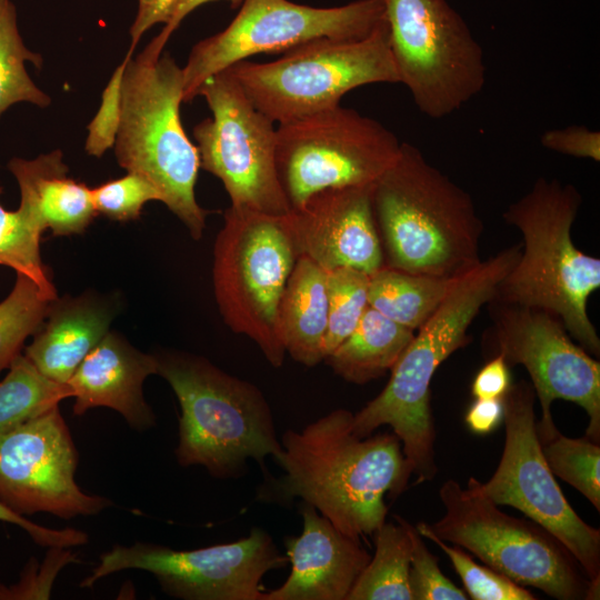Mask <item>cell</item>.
<instances>
[{"instance_id": "cell-1", "label": "cell", "mask_w": 600, "mask_h": 600, "mask_svg": "<svg viewBox=\"0 0 600 600\" xmlns=\"http://www.w3.org/2000/svg\"><path fill=\"white\" fill-rule=\"evenodd\" d=\"M352 417L336 409L300 431L287 430L274 459L283 473H268L258 499L288 504L301 498L343 534L372 536L386 521V493L399 496L411 472L394 433L359 438Z\"/></svg>"}, {"instance_id": "cell-2", "label": "cell", "mask_w": 600, "mask_h": 600, "mask_svg": "<svg viewBox=\"0 0 600 600\" xmlns=\"http://www.w3.org/2000/svg\"><path fill=\"white\" fill-rule=\"evenodd\" d=\"M521 244L481 260L461 276L392 367L383 390L353 413L352 432L364 438L388 424L400 440L417 482L430 481L438 472L436 431L430 407V383L439 366L470 342L468 328L496 294L502 278L513 267Z\"/></svg>"}, {"instance_id": "cell-3", "label": "cell", "mask_w": 600, "mask_h": 600, "mask_svg": "<svg viewBox=\"0 0 600 600\" xmlns=\"http://www.w3.org/2000/svg\"><path fill=\"white\" fill-rule=\"evenodd\" d=\"M384 266L458 278L481 262L483 224L472 197L402 142L396 162L372 189Z\"/></svg>"}, {"instance_id": "cell-4", "label": "cell", "mask_w": 600, "mask_h": 600, "mask_svg": "<svg viewBox=\"0 0 600 600\" xmlns=\"http://www.w3.org/2000/svg\"><path fill=\"white\" fill-rule=\"evenodd\" d=\"M582 197L571 183L540 177L503 212L522 242L518 260L492 299L543 309L593 356L600 339L588 314V300L600 288V260L578 249L571 237Z\"/></svg>"}, {"instance_id": "cell-5", "label": "cell", "mask_w": 600, "mask_h": 600, "mask_svg": "<svg viewBox=\"0 0 600 600\" xmlns=\"http://www.w3.org/2000/svg\"><path fill=\"white\" fill-rule=\"evenodd\" d=\"M158 372L180 404L176 457L182 467L203 466L218 479L241 477L247 460L268 474L264 460L282 451L262 392L206 358L179 351L154 354Z\"/></svg>"}, {"instance_id": "cell-6", "label": "cell", "mask_w": 600, "mask_h": 600, "mask_svg": "<svg viewBox=\"0 0 600 600\" xmlns=\"http://www.w3.org/2000/svg\"><path fill=\"white\" fill-rule=\"evenodd\" d=\"M181 102L182 68L169 53L158 59L130 56L121 80L114 150L120 167L148 179L161 202L199 240L209 212L196 200L200 159L182 127Z\"/></svg>"}, {"instance_id": "cell-7", "label": "cell", "mask_w": 600, "mask_h": 600, "mask_svg": "<svg viewBox=\"0 0 600 600\" xmlns=\"http://www.w3.org/2000/svg\"><path fill=\"white\" fill-rule=\"evenodd\" d=\"M289 214L230 207L213 249L214 296L224 322L253 340L273 367L286 356L278 310L298 259Z\"/></svg>"}, {"instance_id": "cell-8", "label": "cell", "mask_w": 600, "mask_h": 600, "mask_svg": "<svg viewBox=\"0 0 600 600\" xmlns=\"http://www.w3.org/2000/svg\"><path fill=\"white\" fill-rule=\"evenodd\" d=\"M227 69L252 104L279 124L336 107L358 87L399 82L387 19L361 39H318L271 62L242 60Z\"/></svg>"}, {"instance_id": "cell-9", "label": "cell", "mask_w": 600, "mask_h": 600, "mask_svg": "<svg viewBox=\"0 0 600 600\" xmlns=\"http://www.w3.org/2000/svg\"><path fill=\"white\" fill-rule=\"evenodd\" d=\"M439 498L444 514L417 526L468 550L520 586L537 588L557 600H587L590 580L569 550L541 526L504 513L453 479L442 483Z\"/></svg>"}, {"instance_id": "cell-10", "label": "cell", "mask_w": 600, "mask_h": 600, "mask_svg": "<svg viewBox=\"0 0 600 600\" xmlns=\"http://www.w3.org/2000/svg\"><path fill=\"white\" fill-rule=\"evenodd\" d=\"M399 82L431 119L447 117L486 83L483 50L447 0H384Z\"/></svg>"}, {"instance_id": "cell-11", "label": "cell", "mask_w": 600, "mask_h": 600, "mask_svg": "<svg viewBox=\"0 0 600 600\" xmlns=\"http://www.w3.org/2000/svg\"><path fill=\"white\" fill-rule=\"evenodd\" d=\"M276 134L278 176L291 210L326 189L374 184L402 144L379 121L340 104L280 123Z\"/></svg>"}, {"instance_id": "cell-12", "label": "cell", "mask_w": 600, "mask_h": 600, "mask_svg": "<svg viewBox=\"0 0 600 600\" xmlns=\"http://www.w3.org/2000/svg\"><path fill=\"white\" fill-rule=\"evenodd\" d=\"M536 393L530 382L512 383L503 397L504 446L487 482L467 486L497 506H510L557 538L591 581L600 580V530L572 509L543 457L537 433Z\"/></svg>"}, {"instance_id": "cell-13", "label": "cell", "mask_w": 600, "mask_h": 600, "mask_svg": "<svg viewBox=\"0 0 600 600\" xmlns=\"http://www.w3.org/2000/svg\"><path fill=\"white\" fill-rule=\"evenodd\" d=\"M386 22L384 0L316 8L289 0H243L229 26L191 50L182 68L183 102L213 74L258 53L287 52L318 39H361Z\"/></svg>"}, {"instance_id": "cell-14", "label": "cell", "mask_w": 600, "mask_h": 600, "mask_svg": "<svg viewBox=\"0 0 600 600\" xmlns=\"http://www.w3.org/2000/svg\"><path fill=\"white\" fill-rule=\"evenodd\" d=\"M492 320L484 346L488 359L500 354L509 367L528 371L541 407L540 441L553 436L551 404L561 399L581 407L589 417L586 437L600 443V363L577 346L562 321L543 309L491 299Z\"/></svg>"}, {"instance_id": "cell-15", "label": "cell", "mask_w": 600, "mask_h": 600, "mask_svg": "<svg viewBox=\"0 0 600 600\" xmlns=\"http://www.w3.org/2000/svg\"><path fill=\"white\" fill-rule=\"evenodd\" d=\"M197 96L204 97L212 112L193 129L200 168L222 181L231 207L289 214L277 170L273 122L252 104L228 69L208 78Z\"/></svg>"}, {"instance_id": "cell-16", "label": "cell", "mask_w": 600, "mask_h": 600, "mask_svg": "<svg viewBox=\"0 0 600 600\" xmlns=\"http://www.w3.org/2000/svg\"><path fill=\"white\" fill-rule=\"evenodd\" d=\"M288 563L271 536L254 527L248 537L234 542L194 550L148 542L114 546L100 556L98 566L80 586L90 588L111 573L137 569L152 573L166 593L179 599L264 600L261 579Z\"/></svg>"}, {"instance_id": "cell-17", "label": "cell", "mask_w": 600, "mask_h": 600, "mask_svg": "<svg viewBox=\"0 0 600 600\" xmlns=\"http://www.w3.org/2000/svg\"><path fill=\"white\" fill-rule=\"evenodd\" d=\"M78 452L59 404L0 436V502L22 516H93L109 506L76 482Z\"/></svg>"}, {"instance_id": "cell-18", "label": "cell", "mask_w": 600, "mask_h": 600, "mask_svg": "<svg viewBox=\"0 0 600 600\" xmlns=\"http://www.w3.org/2000/svg\"><path fill=\"white\" fill-rule=\"evenodd\" d=\"M373 186L326 189L289 214L299 256L330 271L350 267L372 274L384 266L372 207Z\"/></svg>"}, {"instance_id": "cell-19", "label": "cell", "mask_w": 600, "mask_h": 600, "mask_svg": "<svg viewBox=\"0 0 600 600\" xmlns=\"http://www.w3.org/2000/svg\"><path fill=\"white\" fill-rule=\"evenodd\" d=\"M302 533L286 539L291 571L264 600H346L370 560L359 539L340 532L307 502H301Z\"/></svg>"}, {"instance_id": "cell-20", "label": "cell", "mask_w": 600, "mask_h": 600, "mask_svg": "<svg viewBox=\"0 0 600 600\" xmlns=\"http://www.w3.org/2000/svg\"><path fill=\"white\" fill-rule=\"evenodd\" d=\"M154 354L141 352L124 338L109 331L86 356L67 382L74 398L73 413L106 407L119 412L136 430L154 426L156 417L146 402L144 380L157 374Z\"/></svg>"}, {"instance_id": "cell-21", "label": "cell", "mask_w": 600, "mask_h": 600, "mask_svg": "<svg viewBox=\"0 0 600 600\" xmlns=\"http://www.w3.org/2000/svg\"><path fill=\"white\" fill-rule=\"evenodd\" d=\"M113 317L112 304L90 293L56 298L23 354L42 376L67 383L110 331Z\"/></svg>"}, {"instance_id": "cell-22", "label": "cell", "mask_w": 600, "mask_h": 600, "mask_svg": "<svg viewBox=\"0 0 600 600\" xmlns=\"http://www.w3.org/2000/svg\"><path fill=\"white\" fill-rule=\"evenodd\" d=\"M8 168L20 188L19 208L41 232L81 233L98 214L91 189L68 176L60 150L32 160L12 158Z\"/></svg>"}, {"instance_id": "cell-23", "label": "cell", "mask_w": 600, "mask_h": 600, "mask_svg": "<svg viewBox=\"0 0 600 600\" xmlns=\"http://www.w3.org/2000/svg\"><path fill=\"white\" fill-rule=\"evenodd\" d=\"M281 342L297 362L313 367L323 361L328 329L327 271L299 256L278 310Z\"/></svg>"}, {"instance_id": "cell-24", "label": "cell", "mask_w": 600, "mask_h": 600, "mask_svg": "<svg viewBox=\"0 0 600 600\" xmlns=\"http://www.w3.org/2000/svg\"><path fill=\"white\" fill-rule=\"evenodd\" d=\"M414 332L368 306L354 330L323 360L346 381L364 384L392 369Z\"/></svg>"}, {"instance_id": "cell-25", "label": "cell", "mask_w": 600, "mask_h": 600, "mask_svg": "<svg viewBox=\"0 0 600 600\" xmlns=\"http://www.w3.org/2000/svg\"><path fill=\"white\" fill-rule=\"evenodd\" d=\"M459 278L416 274L383 266L370 276L368 303L390 320L416 331Z\"/></svg>"}, {"instance_id": "cell-26", "label": "cell", "mask_w": 600, "mask_h": 600, "mask_svg": "<svg viewBox=\"0 0 600 600\" xmlns=\"http://www.w3.org/2000/svg\"><path fill=\"white\" fill-rule=\"evenodd\" d=\"M372 534L376 551L346 600H412L409 584L410 523L394 516Z\"/></svg>"}, {"instance_id": "cell-27", "label": "cell", "mask_w": 600, "mask_h": 600, "mask_svg": "<svg viewBox=\"0 0 600 600\" xmlns=\"http://www.w3.org/2000/svg\"><path fill=\"white\" fill-rule=\"evenodd\" d=\"M67 398H71L67 383L49 380L19 354L0 381V436Z\"/></svg>"}, {"instance_id": "cell-28", "label": "cell", "mask_w": 600, "mask_h": 600, "mask_svg": "<svg viewBox=\"0 0 600 600\" xmlns=\"http://www.w3.org/2000/svg\"><path fill=\"white\" fill-rule=\"evenodd\" d=\"M41 68L42 57L30 51L18 30L16 7L0 0V117L12 104L29 102L47 107L51 99L29 77L24 63Z\"/></svg>"}, {"instance_id": "cell-29", "label": "cell", "mask_w": 600, "mask_h": 600, "mask_svg": "<svg viewBox=\"0 0 600 600\" xmlns=\"http://www.w3.org/2000/svg\"><path fill=\"white\" fill-rule=\"evenodd\" d=\"M51 301L32 279L17 273L11 292L0 302V373L21 354L27 338L39 330Z\"/></svg>"}, {"instance_id": "cell-30", "label": "cell", "mask_w": 600, "mask_h": 600, "mask_svg": "<svg viewBox=\"0 0 600 600\" xmlns=\"http://www.w3.org/2000/svg\"><path fill=\"white\" fill-rule=\"evenodd\" d=\"M540 444L551 472L600 511V443L586 436L569 438L558 430Z\"/></svg>"}, {"instance_id": "cell-31", "label": "cell", "mask_w": 600, "mask_h": 600, "mask_svg": "<svg viewBox=\"0 0 600 600\" xmlns=\"http://www.w3.org/2000/svg\"><path fill=\"white\" fill-rule=\"evenodd\" d=\"M41 234L20 208L9 211L0 204V264L26 274L49 300H54L57 291L40 256Z\"/></svg>"}, {"instance_id": "cell-32", "label": "cell", "mask_w": 600, "mask_h": 600, "mask_svg": "<svg viewBox=\"0 0 600 600\" xmlns=\"http://www.w3.org/2000/svg\"><path fill=\"white\" fill-rule=\"evenodd\" d=\"M370 274L341 267L327 271L328 329L323 359L357 327L368 303Z\"/></svg>"}, {"instance_id": "cell-33", "label": "cell", "mask_w": 600, "mask_h": 600, "mask_svg": "<svg viewBox=\"0 0 600 600\" xmlns=\"http://www.w3.org/2000/svg\"><path fill=\"white\" fill-rule=\"evenodd\" d=\"M422 538L437 544L459 574L467 596L473 600H534L537 597L494 569L477 563L458 546H449L426 529L416 526Z\"/></svg>"}, {"instance_id": "cell-34", "label": "cell", "mask_w": 600, "mask_h": 600, "mask_svg": "<svg viewBox=\"0 0 600 600\" xmlns=\"http://www.w3.org/2000/svg\"><path fill=\"white\" fill-rule=\"evenodd\" d=\"M91 197L97 213L117 221L136 220L144 203L161 201L157 188L148 179L133 172L92 188Z\"/></svg>"}, {"instance_id": "cell-35", "label": "cell", "mask_w": 600, "mask_h": 600, "mask_svg": "<svg viewBox=\"0 0 600 600\" xmlns=\"http://www.w3.org/2000/svg\"><path fill=\"white\" fill-rule=\"evenodd\" d=\"M411 558L409 584L412 600H467V593L458 588L439 568L436 558L423 542L416 526H409Z\"/></svg>"}, {"instance_id": "cell-36", "label": "cell", "mask_w": 600, "mask_h": 600, "mask_svg": "<svg viewBox=\"0 0 600 600\" xmlns=\"http://www.w3.org/2000/svg\"><path fill=\"white\" fill-rule=\"evenodd\" d=\"M77 557L69 548L51 547L39 564L30 559L16 583H0V600L48 599L59 571Z\"/></svg>"}, {"instance_id": "cell-37", "label": "cell", "mask_w": 600, "mask_h": 600, "mask_svg": "<svg viewBox=\"0 0 600 600\" xmlns=\"http://www.w3.org/2000/svg\"><path fill=\"white\" fill-rule=\"evenodd\" d=\"M133 50L129 51L112 74L107 88L102 93V100L98 113L89 124V136L86 141V150L89 154L101 157L106 150L114 146L120 121V88L126 63Z\"/></svg>"}, {"instance_id": "cell-38", "label": "cell", "mask_w": 600, "mask_h": 600, "mask_svg": "<svg viewBox=\"0 0 600 600\" xmlns=\"http://www.w3.org/2000/svg\"><path fill=\"white\" fill-rule=\"evenodd\" d=\"M540 143L561 154L600 161V132L584 126L549 129L541 134Z\"/></svg>"}, {"instance_id": "cell-39", "label": "cell", "mask_w": 600, "mask_h": 600, "mask_svg": "<svg viewBox=\"0 0 600 600\" xmlns=\"http://www.w3.org/2000/svg\"><path fill=\"white\" fill-rule=\"evenodd\" d=\"M0 521L17 526L24 530L37 544L42 547L70 548L82 546L88 541V536L83 531L71 528L57 530L40 526L27 517H22L11 511L1 502Z\"/></svg>"}, {"instance_id": "cell-40", "label": "cell", "mask_w": 600, "mask_h": 600, "mask_svg": "<svg viewBox=\"0 0 600 600\" xmlns=\"http://www.w3.org/2000/svg\"><path fill=\"white\" fill-rule=\"evenodd\" d=\"M511 384L510 367L496 354L474 376L471 393L476 399H503Z\"/></svg>"}, {"instance_id": "cell-41", "label": "cell", "mask_w": 600, "mask_h": 600, "mask_svg": "<svg viewBox=\"0 0 600 600\" xmlns=\"http://www.w3.org/2000/svg\"><path fill=\"white\" fill-rule=\"evenodd\" d=\"M178 0H138V12L130 28L131 44L134 50L141 36L157 23H168Z\"/></svg>"}, {"instance_id": "cell-42", "label": "cell", "mask_w": 600, "mask_h": 600, "mask_svg": "<svg viewBox=\"0 0 600 600\" xmlns=\"http://www.w3.org/2000/svg\"><path fill=\"white\" fill-rule=\"evenodd\" d=\"M503 420V399H476L469 407L464 421L476 434L492 432Z\"/></svg>"}, {"instance_id": "cell-43", "label": "cell", "mask_w": 600, "mask_h": 600, "mask_svg": "<svg viewBox=\"0 0 600 600\" xmlns=\"http://www.w3.org/2000/svg\"><path fill=\"white\" fill-rule=\"evenodd\" d=\"M217 0H178L172 17L164 24L162 31L142 51L146 56L152 59H158L168 42L170 36L177 30L181 21L198 7ZM232 8L240 7L243 0H227Z\"/></svg>"}]
</instances>
